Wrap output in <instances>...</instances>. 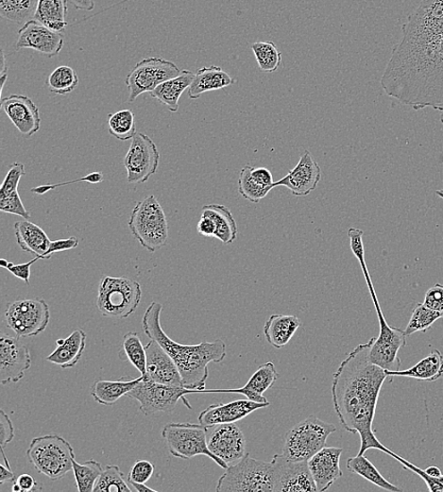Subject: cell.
<instances>
[{
  "mask_svg": "<svg viewBox=\"0 0 443 492\" xmlns=\"http://www.w3.org/2000/svg\"><path fill=\"white\" fill-rule=\"evenodd\" d=\"M159 162L160 152L155 142L143 133H136L124 158L128 182H147L158 173Z\"/></svg>",
  "mask_w": 443,
  "mask_h": 492,
  "instance_id": "5bb4252c",
  "label": "cell"
},
{
  "mask_svg": "<svg viewBox=\"0 0 443 492\" xmlns=\"http://www.w3.org/2000/svg\"><path fill=\"white\" fill-rule=\"evenodd\" d=\"M321 179V169L311 152L304 150L298 164L274 186H285L296 197L309 196L317 189Z\"/></svg>",
  "mask_w": 443,
  "mask_h": 492,
  "instance_id": "d6986e66",
  "label": "cell"
},
{
  "mask_svg": "<svg viewBox=\"0 0 443 492\" xmlns=\"http://www.w3.org/2000/svg\"><path fill=\"white\" fill-rule=\"evenodd\" d=\"M440 112H441V114H440V122L443 125V109Z\"/></svg>",
  "mask_w": 443,
  "mask_h": 492,
  "instance_id": "e7e4bbea",
  "label": "cell"
},
{
  "mask_svg": "<svg viewBox=\"0 0 443 492\" xmlns=\"http://www.w3.org/2000/svg\"><path fill=\"white\" fill-rule=\"evenodd\" d=\"M46 84L50 92L66 95L76 90L79 84V77L72 67L61 65L49 74Z\"/></svg>",
  "mask_w": 443,
  "mask_h": 492,
  "instance_id": "74e56055",
  "label": "cell"
},
{
  "mask_svg": "<svg viewBox=\"0 0 443 492\" xmlns=\"http://www.w3.org/2000/svg\"><path fill=\"white\" fill-rule=\"evenodd\" d=\"M336 431L334 424L310 416L286 433L283 454L294 462H309L327 447L328 438Z\"/></svg>",
  "mask_w": 443,
  "mask_h": 492,
  "instance_id": "8992f818",
  "label": "cell"
},
{
  "mask_svg": "<svg viewBox=\"0 0 443 492\" xmlns=\"http://www.w3.org/2000/svg\"><path fill=\"white\" fill-rule=\"evenodd\" d=\"M128 226L134 239L149 252H156L167 244L166 217L155 195H149L136 203Z\"/></svg>",
  "mask_w": 443,
  "mask_h": 492,
  "instance_id": "5b68a950",
  "label": "cell"
},
{
  "mask_svg": "<svg viewBox=\"0 0 443 492\" xmlns=\"http://www.w3.org/2000/svg\"><path fill=\"white\" fill-rule=\"evenodd\" d=\"M25 174L24 164L20 162L13 163L9 168V171L2 186H0V197H4L16 192L17 188H19L21 180Z\"/></svg>",
  "mask_w": 443,
  "mask_h": 492,
  "instance_id": "ee69618b",
  "label": "cell"
},
{
  "mask_svg": "<svg viewBox=\"0 0 443 492\" xmlns=\"http://www.w3.org/2000/svg\"><path fill=\"white\" fill-rule=\"evenodd\" d=\"M38 261H39V259L36 257L33 260L21 264L14 265L13 263H9L7 269L15 278L24 281L26 284L29 285L30 277V266L33 263H36Z\"/></svg>",
  "mask_w": 443,
  "mask_h": 492,
  "instance_id": "f5cc1de1",
  "label": "cell"
},
{
  "mask_svg": "<svg viewBox=\"0 0 443 492\" xmlns=\"http://www.w3.org/2000/svg\"><path fill=\"white\" fill-rule=\"evenodd\" d=\"M423 304L443 315V284L437 283L425 293Z\"/></svg>",
  "mask_w": 443,
  "mask_h": 492,
  "instance_id": "681fc988",
  "label": "cell"
},
{
  "mask_svg": "<svg viewBox=\"0 0 443 492\" xmlns=\"http://www.w3.org/2000/svg\"><path fill=\"white\" fill-rule=\"evenodd\" d=\"M197 230L204 237H215L217 227L214 220L207 215H201L199 220Z\"/></svg>",
  "mask_w": 443,
  "mask_h": 492,
  "instance_id": "11a10c76",
  "label": "cell"
},
{
  "mask_svg": "<svg viewBox=\"0 0 443 492\" xmlns=\"http://www.w3.org/2000/svg\"><path fill=\"white\" fill-rule=\"evenodd\" d=\"M79 246V239L76 237H68V239L51 242L48 249L44 254L42 260H49L54 254L65 250H72Z\"/></svg>",
  "mask_w": 443,
  "mask_h": 492,
  "instance_id": "816d5d0a",
  "label": "cell"
},
{
  "mask_svg": "<svg viewBox=\"0 0 443 492\" xmlns=\"http://www.w3.org/2000/svg\"><path fill=\"white\" fill-rule=\"evenodd\" d=\"M19 485L21 492H31L42 489L40 486L33 479L31 475L23 473L14 481Z\"/></svg>",
  "mask_w": 443,
  "mask_h": 492,
  "instance_id": "9f6ffc18",
  "label": "cell"
},
{
  "mask_svg": "<svg viewBox=\"0 0 443 492\" xmlns=\"http://www.w3.org/2000/svg\"><path fill=\"white\" fill-rule=\"evenodd\" d=\"M182 71L173 62L159 57L146 58L133 66L126 77L129 101L132 103L141 94L150 93L164 82L177 77Z\"/></svg>",
  "mask_w": 443,
  "mask_h": 492,
  "instance_id": "4fadbf2b",
  "label": "cell"
},
{
  "mask_svg": "<svg viewBox=\"0 0 443 492\" xmlns=\"http://www.w3.org/2000/svg\"><path fill=\"white\" fill-rule=\"evenodd\" d=\"M217 492H274L271 463L255 460L246 453L228 466L216 488Z\"/></svg>",
  "mask_w": 443,
  "mask_h": 492,
  "instance_id": "ba28073f",
  "label": "cell"
},
{
  "mask_svg": "<svg viewBox=\"0 0 443 492\" xmlns=\"http://www.w3.org/2000/svg\"><path fill=\"white\" fill-rule=\"evenodd\" d=\"M101 464L94 460L79 464L73 462L76 485L80 492H93L102 472Z\"/></svg>",
  "mask_w": 443,
  "mask_h": 492,
  "instance_id": "60d3db41",
  "label": "cell"
},
{
  "mask_svg": "<svg viewBox=\"0 0 443 492\" xmlns=\"http://www.w3.org/2000/svg\"><path fill=\"white\" fill-rule=\"evenodd\" d=\"M0 211L21 216L25 220L30 219V214L24 207L21 195L17 191L7 196L0 197Z\"/></svg>",
  "mask_w": 443,
  "mask_h": 492,
  "instance_id": "f6af8a7d",
  "label": "cell"
},
{
  "mask_svg": "<svg viewBox=\"0 0 443 492\" xmlns=\"http://www.w3.org/2000/svg\"><path fill=\"white\" fill-rule=\"evenodd\" d=\"M8 264H9V262L3 259L2 261H0V266L4 267V268H6L8 267Z\"/></svg>",
  "mask_w": 443,
  "mask_h": 492,
  "instance_id": "6125c7cd",
  "label": "cell"
},
{
  "mask_svg": "<svg viewBox=\"0 0 443 492\" xmlns=\"http://www.w3.org/2000/svg\"><path fill=\"white\" fill-rule=\"evenodd\" d=\"M2 108L13 125L26 137H31L41 127L38 107L25 95H11L2 99Z\"/></svg>",
  "mask_w": 443,
  "mask_h": 492,
  "instance_id": "44dd1931",
  "label": "cell"
},
{
  "mask_svg": "<svg viewBox=\"0 0 443 492\" xmlns=\"http://www.w3.org/2000/svg\"><path fill=\"white\" fill-rule=\"evenodd\" d=\"M14 480L15 477L11 469L0 465V485H4L6 482H14Z\"/></svg>",
  "mask_w": 443,
  "mask_h": 492,
  "instance_id": "680465c9",
  "label": "cell"
},
{
  "mask_svg": "<svg viewBox=\"0 0 443 492\" xmlns=\"http://www.w3.org/2000/svg\"><path fill=\"white\" fill-rule=\"evenodd\" d=\"M77 10L92 11L95 8L94 0H68Z\"/></svg>",
  "mask_w": 443,
  "mask_h": 492,
  "instance_id": "6f0895ef",
  "label": "cell"
},
{
  "mask_svg": "<svg viewBox=\"0 0 443 492\" xmlns=\"http://www.w3.org/2000/svg\"><path fill=\"white\" fill-rule=\"evenodd\" d=\"M14 437V429L10 417L4 410H0V445H2L3 455H5L4 449Z\"/></svg>",
  "mask_w": 443,
  "mask_h": 492,
  "instance_id": "f907efd6",
  "label": "cell"
},
{
  "mask_svg": "<svg viewBox=\"0 0 443 492\" xmlns=\"http://www.w3.org/2000/svg\"><path fill=\"white\" fill-rule=\"evenodd\" d=\"M108 125L110 134L118 141L132 140L136 134L134 114L130 109L110 113Z\"/></svg>",
  "mask_w": 443,
  "mask_h": 492,
  "instance_id": "f35d334b",
  "label": "cell"
},
{
  "mask_svg": "<svg viewBox=\"0 0 443 492\" xmlns=\"http://www.w3.org/2000/svg\"><path fill=\"white\" fill-rule=\"evenodd\" d=\"M436 194H437L439 198L443 199V191H437V192H436Z\"/></svg>",
  "mask_w": 443,
  "mask_h": 492,
  "instance_id": "be15d7a7",
  "label": "cell"
},
{
  "mask_svg": "<svg viewBox=\"0 0 443 492\" xmlns=\"http://www.w3.org/2000/svg\"><path fill=\"white\" fill-rule=\"evenodd\" d=\"M119 358L129 361L141 372V376H146V349L143 347L138 332H129L124 335L123 350L119 351Z\"/></svg>",
  "mask_w": 443,
  "mask_h": 492,
  "instance_id": "d590c367",
  "label": "cell"
},
{
  "mask_svg": "<svg viewBox=\"0 0 443 492\" xmlns=\"http://www.w3.org/2000/svg\"><path fill=\"white\" fill-rule=\"evenodd\" d=\"M39 0H0V15L15 24H23L33 21Z\"/></svg>",
  "mask_w": 443,
  "mask_h": 492,
  "instance_id": "836d02e7",
  "label": "cell"
},
{
  "mask_svg": "<svg viewBox=\"0 0 443 492\" xmlns=\"http://www.w3.org/2000/svg\"><path fill=\"white\" fill-rule=\"evenodd\" d=\"M130 485H132L134 489L138 492H145V491H157L156 489H153L145 484L141 483H135V482H129Z\"/></svg>",
  "mask_w": 443,
  "mask_h": 492,
  "instance_id": "94428289",
  "label": "cell"
},
{
  "mask_svg": "<svg viewBox=\"0 0 443 492\" xmlns=\"http://www.w3.org/2000/svg\"><path fill=\"white\" fill-rule=\"evenodd\" d=\"M87 344V333L81 330L74 331L64 339H58L57 349L48 356L46 361L62 368L74 367L81 358Z\"/></svg>",
  "mask_w": 443,
  "mask_h": 492,
  "instance_id": "d4e9b609",
  "label": "cell"
},
{
  "mask_svg": "<svg viewBox=\"0 0 443 492\" xmlns=\"http://www.w3.org/2000/svg\"><path fill=\"white\" fill-rule=\"evenodd\" d=\"M274 492H316V483L309 462H294L284 454L271 461Z\"/></svg>",
  "mask_w": 443,
  "mask_h": 492,
  "instance_id": "9a60e30c",
  "label": "cell"
},
{
  "mask_svg": "<svg viewBox=\"0 0 443 492\" xmlns=\"http://www.w3.org/2000/svg\"><path fill=\"white\" fill-rule=\"evenodd\" d=\"M260 71L263 73H275L282 64V54L272 41H259L251 45Z\"/></svg>",
  "mask_w": 443,
  "mask_h": 492,
  "instance_id": "8d00e7d4",
  "label": "cell"
},
{
  "mask_svg": "<svg viewBox=\"0 0 443 492\" xmlns=\"http://www.w3.org/2000/svg\"><path fill=\"white\" fill-rule=\"evenodd\" d=\"M443 317V315L425 306L423 303L417 304L413 310L412 318L405 331L406 336L417 332H427L431 329L437 320Z\"/></svg>",
  "mask_w": 443,
  "mask_h": 492,
  "instance_id": "7bdbcfd3",
  "label": "cell"
},
{
  "mask_svg": "<svg viewBox=\"0 0 443 492\" xmlns=\"http://www.w3.org/2000/svg\"><path fill=\"white\" fill-rule=\"evenodd\" d=\"M30 367V350L20 337L3 335L0 339V383L5 385L20 382Z\"/></svg>",
  "mask_w": 443,
  "mask_h": 492,
  "instance_id": "e0dca14e",
  "label": "cell"
},
{
  "mask_svg": "<svg viewBox=\"0 0 443 492\" xmlns=\"http://www.w3.org/2000/svg\"><path fill=\"white\" fill-rule=\"evenodd\" d=\"M145 349L147 375L144 378L158 384L184 386L177 365L159 343L150 341Z\"/></svg>",
  "mask_w": 443,
  "mask_h": 492,
  "instance_id": "7402d4cb",
  "label": "cell"
},
{
  "mask_svg": "<svg viewBox=\"0 0 443 492\" xmlns=\"http://www.w3.org/2000/svg\"><path fill=\"white\" fill-rule=\"evenodd\" d=\"M64 43L63 32L50 30L39 22L33 20L20 30L15 49L31 48L44 56L53 58L61 53Z\"/></svg>",
  "mask_w": 443,
  "mask_h": 492,
  "instance_id": "ac0fdd59",
  "label": "cell"
},
{
  "mask_svg": "<svg viewBox=\"0 0 443 492\" xmlns=\"http://www.w3.org/2000/svg\"><path fill=\"white\" fill-rule=\"evenodd\" d=\"M424 470H425V472H427L430 475V478H433V479H439L442 475V472L439 470V468H438L436 466L429 467L428 469H425Z\"/></svg>",
  "mask_w": 443,
  "mask_h": 492,
  "instance_id": "91938a15",
  "label": "cell"
},
{
  "mask_svg": "<svg viewBox=\"0 0 443 492\" xmlns=\"http://www.w3.org/2000/svg\"><path fill=\"white\" fill-rule=\"evenodd\" d=\"M195 74L190 71H182L177 77L169 79L150 92V96L165 105L170 112H177L179 109V99L182 94L190 89Z\"/></svg>",
  "mask_w": 443,
  "mask_h": 492,
  "instance_id": "f1b7e54d",
  "label": "cell"
},
{
  "mask_svg": "<svg viewBox=\"0 0 443 492\" xmlns=\"http://www.w3.org/2000/svg\"><path fill=\"white\" fill-rule=\"evenodd\" d=\"M278 378L279 375L275 364L268 362L254 372V375L244 386L234 389H220V393L241 394L251 401L266 403L268 401L263 394L275 385Z\"/></svg>",
  "mask_w": 443,
  "mask_h": 492,
  "instance_id": "cb8c5ba5",
  "label": "cell"
},
{
  "mask_svg": "<svg viewBox=\"0 0 443 492\" xmlns=\"http://www.w3.org/2000/svg\"><path fill=\"white\" fill-rule=\"evenodd\" d=\"M381 86L414 110L443 109V0H422L402 27Z\"/></svg>",
  "mask_w": 443,
  "mask_h": 492,
  "instance_id": "6da1fadb",
  "label": "cell"
},
{
  "mask_svg": "<svg viewBox=\"0 0 443 492\" xmlns=\"http://www.w3.org/2000/svg\"><path fill=\"white\" fill-rule=\"evenodd\" d=\"M141 380L142 376L124 377L118 381L98 380L91 386V396L99 404L111 406L126 396Z\"/></svg>",
  "mask_w": 443,
  "mask_h": 492,
  "instance_id": "4dcf8cb0",
  "label": "cell"
},
{
  "mask_svg": "<svg viewBox=\"0 0 443 492\" xmlns=\"http://www.w3.org/2000/svg\"><path fill=\"white\" fill-rule=\"evenodd\" d=\"M29 462L50 480L57 481L73 470L74 449L58 435L34 437L27 451Z\"/></svg>",
  "mask_w": 443,
  "mask_h": 492,
  "instance_id": "277c9868",
  "label": "cell"
},
{
  "mask_svg": "<svg viewBox=\"0 0 443 492\" xmlns=\"http://www.w3.org/2000/svg\"><path fill=\"white\" fill-rule=\"evenodd\" d=\"M93 492H132L124 473L115 465H108L102 470Z\"/></svg>",
  "mask_w": 443,
  "mask_h": 492,
  "instance_id": "b9f144b4",
  "label": "cell"
},
{
  "mask_svg": "<svg viewBox=\"0 0 443 492\" xmlns=\"http://www.w3.org/2000/svg\"><path fill=\"white\" fill-rule=\"evenodd\" d=\"M346 467L350 472L360 475V477L385 490L391 492L402 491L401 488L386 480L376 466L364 454H357L354 457L349 458Z\"/></svg>",
  "mask_w": 443,
  "mask_h": 492,
  "instance_id": "e575fe53",
  "label": "cell"
},
{
  "mask_svg": "<svg viewBox=\"0 0 443 492\" xmlns=\"http://www.w3.org/2000/svg\"><path fill=\"white\" fill-rule=\"evenodd\" d=\"M269 402H258L251 400H237L228 403H215L204 410L199 416V422L204 427L217 424L236 423L259 410L266 409Z\"/></svg>",
  "mask_w": 443,
  "mask_h": 492,
  "instance_id": "ffe728a7",
  "label": "cell"
},
{
  "mask_svg": "<svg viewBox=\"0 0 443 492\" xmlns=\"http://www.w3.org/2000/svg\"><path fill=\"white\" fill-rule=\"evenodd\" d=\"M201 215L209 216L214 220L217 227L215 237L225 245H230L236 240L237 226L231 211L224 205L211 203L204 206Z\"/></svg>",
  "mask_w": 443,
  "mask_h": 492,
  "instance_id": "1f68e13d",
  "label": "cell"
},
{
  "mask_svg": "<svg viewBox=\"0 0 443 492\" xmlns=\"http://www.w3.org/2000/svg\"><path fill=\"white\" fill-rule=\"evenodd\" d=\"M68 0H39L34 20L50 30L64 32L66 26Z\"/></svg>",
  "mask_w": 443,
  "mask_h": 492,
  "instance_id": "d6a6232c",
  "label": "cell"
},
{
  "mask_svg": "<svg viewBox=\"0 0 443 492\" xmlns=\"http://www.w3.org/2000/svg\"><path fill=\"white\" fill-rule=\"evenodd\" d=\"M252 168L250 165H245L242 168L240 177H238V193L248 201L259 203L272 189L253 179L251 176Z\"/></svg>",
  "mask_w": 443,
  "mask_h": 492,
  "instance_id": "ab89813d",
  "label": "cell"
},
{
  "mask_svg": "<svg viewBox=\"0 0 443 492\" xmlns=\"http://www.w3.org/2000/svg\"><path fill=\"white\" fill-rule=\"evenodd\" d=\"M50 319L47 303L39 298L17 299L7 305V328L17 337L37 336L47 327Z\"/></svg>",
  "mask_w": 443,
  "mask_h": 492,
  "instance_id": "7c38bea8",
  "label": "cell"
},
{
  "mask_svg": "<svg viewBox=\"0 0 443 492\" xmlns=\"http://www.w3.org/2000/svg\"><path fill=\"white\" fill-rule=\"evenodd\" d=\"M14 234L17 245L28 253L42 260L48 249L51 241L47 233L30 220H20L14 223Z\"/></svg>",
  "mask_w": 443,
  "mask_h": 492,
  "instance_id": "83f0119b",
  "label": "cell"
},
{
  "mask_svg": "<svg viewBox=\"0 0 443 492\" xmlns=\"http://www.w3.org/2000/svg\"><path fill=\"white\" fill-rule=\"evenodd\" d=\"M163 305L153 301L142 318L145 334L159 343L177 365L183 384L191 389H206L210 363L223 362L227 354L226 344L221 339L199 345H182L173 341L161 326Z\"/></svg>",
  "mask_w": 443,
  "mask_h": 492,
  "instance_id": "3957f363",
  "label": "cell"
},
{
  "mask_svg": "<svg viewBox=\"0 0 443 492\" xmlns=\"http://www.w3.org/2000/svg\"><path fill=\"white\" fill-rule=\"evenodd\" d=\"M302 326V322L296 315H272L264 326L267 342L280 350L285 347Z\"/></svg>",
  "mask_w": 443,
  "mask_h": 492,
  "instance_id": "4316f807",
  "label": "cell"
},
{
  "mask_svg": "<svg viewBox=\"0 0 443 492\" xmlns=\"http://www.w3.org/2000/svg\"><path fill=\"white\" fill-rule=\"evenodd\" d=\"M194 393H204V389L166 385L142 377V380L131 390L126 397L138 401L141 404L140 410L145 416H150L158 412L175 411L180 400H183V402L190 410H192V406L184 396Z\"/></svg>",
  "mask_w": 443,
  "mask_h": 492,
  "instance_id": "30bf717a",
  "label": "cell"
},
{
  "mask_svg": "<svg viewBox=\"0 0 443 492\" xmlns=\"http://www.w3.org/2000/svg\"><path fill=\"white\" fill-rule=\"evenodd\" d=\"M372 341L373 337L354 349L334 373V409L342 427L361 436L360 455L371 449L379 450L398 462L401 456L383 445L372 430L380 392L388 378L386 370L370 360Z\"/></svg>",
  "mask_w": 443,
  "mask_h": 492,
  "instance_id": "7a4b0ae2",
  "label": "cell"
},
{
  "mask_svg": "<svg viewBox=\"0 0 443 492\" xmlns=\"http://www.w3.org/2000/svg\"><path fill=\"white\" fill-rule=\"evenodd\" d=\"M155 472V466L148 461H136L131 469L128 482L146 484Z\"/></svg>",
  "mask_w": 443,
  "mask_h": 492,
  "instance_id": "7dc6e473",
  "label": "cell"
},
{
  "mask_svg": "<svg viewBox=\"0 0 443 492\" xmlns=\"http://www.w3.org/2000/svg\"><path fill=\"white\" fill-rule=\"evenodd\" d=\"M162 436L170 454L181 460H191L197 455L211 458L219 467L228 465L211 453L208 445L207 427L195 423H168L162 430Z\"/></svg>",
  "mask_w": 443,
  "mask_h": 492,
  "instance_id": "9c48e42d",
  "label": "cell"
},
{
  "mask_svg": "<svg viewBox=\"0 0 443 492\" xmlns=\"http://www.w3.org/2000/svg\"><path fill=\"white\" fill-rule=\"evenodd\" d=\"M344 450L336 447H325L309 461L312 477L319 492L328 491L344 472L339 462Z\"/></svg>",
  "mask_w": 443,
  "mask_h": 492,
  "instance_id": "603a6c76",
  "label": "cell"
},
{
  "mask_svg": "<svg viewBox=\"0 0 443 492\" xmlns=\"http://www.w3.org/2000/svg\"><path fill=\"white\" fill-rule=\"evenodd\" d=\"M105 177H104V174H102L101 172H95V173H91L88 176H85L83 177H81L79 179H74V180H72V181H66V182H64V183H57V184H47V185H42V186H37V188H32L30 190V193L34 194H39V195H43L50 191H54V190H56L58 188V186H65V185H68V184H73V183H77V182H89V183H91V184H98V183H100L102 181H104Z\"/></svg>",
  "mask_w": 443,
  "mask_h": 492,
  "instance_id": "bcb514c9",
  "label": "cell"
},
{
  "mask_svg": "<svg viewBox=\"0 0 443 492\" xmlns=\"http://www.w3.org/2000/svg\"><path fill=\"white\" fill-rule=\"evenodd\" d=\"M368 288L380 325L379 336L378 338L373 337L370 350V360L372 364L379 366L387 371H399L401 360L398 353L401 349L406 346V334L405 331L390 327L388 324L373 285Z\"/></svg>",
  "mask_w": 443,
  "mask_h": 492,
  "instance_id": "8fae6325",
  "label": "cell"
},
{
  "mask_svg": "<svg viewBox=\"0 0 443 492\" xmlns=\"http://www.w3.org/2000/svg\"><path fill=\"white\" fill-rule=\"evenodd\" d=\"M142 298L140 282L128 278H102L98 286L97 308L108 318H127L139 308Z\"/></svg>",
  "mask_w": 443,
  "mask_h": 492,
  "instance_id": "52a82bcc",
  "label": "cell"
},
{
  "mask_svg": "<svg viewBox=\"0 0 443 492\" xmlns=\"http://www.w3.org/2000/svg\"><path fill=\"white\" fill-rule=\"evenodd\" d=\"M251 176L255 181H258L264 186H269L272 190L275 189L274 177L268 168L265 167L252 168Z\"/></svg>",
  "mask_w": 443,
  "mask_h": 492,
  "instance_id": "db71d44e",
  "label": "cell"
},
{
  "mask_svg": "<svg viewBox=\"0 0 443 492\" xmlns=\"http://www.w3.org/2000/svg\"><path fill=\"white\" fill-rule=\"evenodd\" d=\"M388 377H407L418 381L436 382L443 375V355L438 350L411 368L399 371H387Z\"/></svg>",
  "mask_w": 443,
  "mask_h": 492,
  "instance_id": "f546056e",
  "label": "cell"
},
{
  "mask_svg": "<svg viewBox=\"0 0 443 492\" xmlns=\"http://www.w3.org/2000/svg\"><path fill=\"white\" fill-rule=\"evenodd\" d=\"M235 82V79L219 66H204L195 74L189 89V96L192 99H197L204 93L233 86Z\"/></svg>",
  "mask_w": 443,
  "mask_h": 492,
  "instance_id": "484cf974",
  "label": "cell"
},
{
  "mask_svg": "<svg viewBox=\"0 0 443 492\" xmlns=\"http://www.w3.org/2000/svg\"><path fill=\"white\" fill-rule=\"evenodd\" d=\"M400 464L404 467L405 470H412L414 473L418 474L421 479L427 483L428 488L432 492L440 491L443 492V485L440 482V478L439 479H433L430 478V475L425 472L424 470H422L415 465H413L411 462H408L407 461L404 460L403 457L400 458L399 462Z\"/></svg>",
  "mask_w": 443,
  "mask_h": 492,
  "instance_id": "c3c4849f",
  "label": "cell"
},
{
  "mask_svg": "<svg viewBox=\"0 0 443 492\" xmlns=\"http://www.w3.org/2000/svg\"><path fill=\"white\" fill-rule=\"evenodd\" d=\"M207 438L211 453L228 466L240 462L246 454L245 436L236 423L207 427Z\"/></svg>",
  "mask_w": 443,
  "mask_h": 492,
  "instance_id": "2e32d148",
  "label": "cell"
}]
</instances>
